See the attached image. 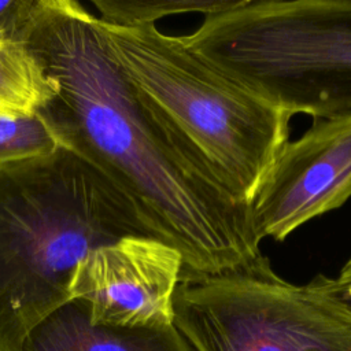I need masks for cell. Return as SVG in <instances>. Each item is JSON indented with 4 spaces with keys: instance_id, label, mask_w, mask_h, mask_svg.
I'll list each match as a JSON object with an SVG mask.
<instances>
[{
    "instance_id": "10",
    "label": "cell",
    "mask_w": 351,
    "mask_h": 351,
    "mask_svg": "<svg viewBox=\"0 0 351 351\" xmlns=\"http://www.w3.org/2000/svg\"><path fill=\"white\" fill-rule=\"evenodd\" d=\"M236 0H92L101 22L115 26L155 25L159 19L178 14H204L222 11Z\"/></svg>"
},
{
    "instance_id": "11",
    "label": "cell",
    "mask_w": 351,
    "mask_h": 351,
    "mask_svg": "<svg viewBox=\"0 0 351 351\" xmlns=\"http://www.w3.org/2000/svg\"><path fill=\"white\" fill-rule=\"evenodd\" d=\"M58 144L38 115H0V167L47 156Z\"/></svg>"
},
{
    "instance_id": "1",
    "label": "cell",
    "mask_w": 351,
    "mask_h": 351,
    "mask_svg": "<svg viewBox=\"0 0 351 351\" xmlns=\"http://www.w3.org/2000/svg\"><path fill=\"white\" fill-rule=\"evenodd\" d=\"M25 43L58 85L37 112L58 147L93 165L133 203L151 236L181 254L182 273L217 274L262 255L251 206L141 100L96 15L75 0H36Z\"/></svg>"
},
{
    "instance_id": "7",
    "label": "cell",
    "mask_w": 351,
    "mask_h": 351,
    "mask_svg": "<svg viewBox=\"0 0 351 351\" xmlns=\"http://www.w3.org/2000/svg\"><path fill=\"white\" fill-rule=\"evenodd\" d=\"M182 266L173 245L145 236H123L92 250L77 265L70 296L85 302L92 324L173 325V296Z\"/></svg>"
},
{
    "instance_id": "6",
    "label": "cell",
    "mask_w": 351,
    "mask_h": 351,
    "mask_svg": "<svg viewBox=\"0 0 351 351\" xmlns=\"http://www.w3.org/2000/svg\"><path fill=\"white\" fill-rule=\"evenodd\" d=\"M351 197V112L314 118L284 145L251 204L256 237L282 241Z\"/></svg>"
},
{
    "instance_id": "13",
    "label": "cell",
    "mask_w": 351,
    "mask_h": 351,
    "mask_svg": "<svg viewBox=\"0 0 351 351\" xmlns=\"http://www.w3.org/2000/svg\"><path fill=\"white\" fill-rule=\"evenodd\" d=\"M36 0H0V41H23Z\"/></svg>"
},
{
    "instance_id": "3",
    "label": "cell",
    "mask_w": 351,
    "mask_h": 351,
    "mask_svg": "<svg viewBox=\"0 0 351 351\" xmlns=\"http://www.w3.org/2000/svg\"><path fill=\"white\" fill-rule=\"evenodd\" d=\"M108 52L126 80L208 166L239 202L252 204L281 149L292 115L156 25L99 19Z\"/></svg>"
},
{
    "instance_id": "8",
    "label": "cell",
    "mask_w": 351,
    "mask_h": 351,
    "mask_svg": "<svg viewBox=\"0 0 351 351\" xmlns=\"http://www.w3.org/2000/svg\"><path fill=\"white\" fill-rule=\"evenodd\" d=\"M18 351H195L176 325L128 328L92 324L85 302L59 307L25 339Z\"/></svg>"
},
{
    "instance_id": "4",
    "label": "cell",
    "mask_w": 351,
    "mask_h": 351,
    "mask_svg": "<svg viewBox=\"0 0 351 351\" xmlns=\"http://www.w3.org/2000/svg\"><path fill=\"white\" fill-rule=\"evenodd\" d=\"M181 37L291 115L351 112V0H236Z\"/></svg>"
},
{
    "instance_id": "2",
    "label": "cell",
    "mask_w": 351,
    "mask_h": 351,
    "mask_svg": "<svg viewBox=\"0 0 351 351\" xmlns=\"http://www.w3.org/2000/svg\"><path fill=\"white\" fill-rule=\"evenodd\" d=\"M151 233L133 203L93 165L58 147L0 167V351L71 300L77 265L123 236Z\"/></svg>"
},
{
    "instance_id": "9",
    "label": "cell",
    "mask_w": 351,
    "mask_h": 351,
    "mask_svg": "<svg viewBox=\"0 0 351 351\" xmlns=\"http://www.w3.org/2000/svg\"><path fill=\"white\" fill-rule=\"evenodd\" d=\"M56 90V81L26 43L0 41V115H36Z\"/></svg>"
},
{
    "instance_id": "12",
    "label": "cell",
    "mask_w": 351,
    "mask_h": 351,
    "mask_svg": "<svg viewBox=\"0 0 351 351\" xmlns=\"http://www.w3.org/2000/svg\"><path fill=\"white\" fill-rule=\"evenodd\" d=\"M306 285L332 306L351 317V256L336 277L317 274Z\"/></svg>"
},
{
    "instance_id": "5",
    "label": "cell",
    "mask_w": 351,
    "mask_h": 351,
    "mask_svg": "<svg viewBox=\"0 0 351 351\" xmlns=\"http://www.w3.org/2000/svg\"><path fill=\"white\" fill-rule=\"evenodd\" d=\"M173 313L195 351H351V317L263 255L217 274L181 273Z\"/></svg>"
}]
</instances>
